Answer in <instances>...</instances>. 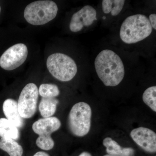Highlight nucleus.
I'll return each mask as SVG.
<instances>
[{
  "instance_id": "nucleus-1",
  "label": "nucleus",
  "mask_w": 156,
  "mask_h": 156,
  "mask_svg": "<svg viewBox=\"0 0 156 156\" xmlns=\"http://www.w3.org/2000/svg\"><path fill=\"white\" fill-rule=\"evenodd\" d=\"M95 70L98 78L106 87H116L122 81L125 68L120 56L112 50H105L95 58Z\"/></svg>"
},
{
  "instance_id": "nucleus-2",
  "label": "nucleus",
  "mask_w": 156,
  "mask_h": 156,
  "mask_svg": "<svg viewBox=\"0 0 156 156\" xmlns=\"http://www.w3.org/2000/svg\"><path fill=\"white\" fill-rule=\"evenodd\" d=\"M152 27L145 15L137 14L129 16L122 23L120 30L121 40L127 44H135L150 35Z\"/></svg>"
},
{
  "instance_id": "nucleus-3",
  "label": "nucleus",
  "mask_w": 156,
  "mask_h": 156,
  "mask_svg": "<svg viewBox=\"0 0 156 156\" xmlns=\"http://www.w3.org/2000/svg\"><path fill=\"white\" fill-rule=\"evenodd\" d=\"M91 107L84 102L76 103L72 108L68 118V126L71 133L76 136L87 135L91 126Z\"/></svg>"
},
{
  "instance_id": "nucleus-4",
  "label": "nucleus",
  "mask_w": 156,
  "mask_h": 156,
  "mask_svg": "<svg viewBox=\"0 0 156 156\" xmlns=\"http://www.w3.org/2000/svg\"><path fill=\"white\" fill-rule=\"evenodd\" d=\"M58 10L57 5L53 1H36L26 7L24 17L32 25H44L56 17Z\"/></svg>"
},
{
  "instance_id": "nucleus-5",
  "label": "nucleus",
  "mask_w": 156,
  "mask_h": 156,
  "mask_svg": "<svg viewBox=\"0 0 156 156\" xmlns=\"http://www.w3.org/2000/svg\"><path fill=\"white\" fill-rule=\"evenodd\" d=\"M47 66L50 74L62 82L71 80L77 72L75 62L63 53H55L50 55L47 59Z\"/></svg>"
},
{
  "instance_id": "nucleus-6",
  "label": "nucleus",
  "mask_w": 156,
  "mask_h": 156,
  "mask_svg": "<svg viewBox=\"0 0 156 156\" xmlns=\"http://www.w3.org/2000/svg\"><path fill=\"white\" fill-rule=\"evenodd\" d=\"M38 96V89L33 83L27 84L22 89L17 105L20 115L23 119H30L34 115Z\"/></svg>"
},
{
  "instance_id": "nucleus-7",
  "label": "nucleus",
  "mask_w": 156,
  "mask_h": 156,
  "mask_svg": "<svg viewBox=\"0 0 156 156\" xmlns=\"http://www.w3.org/2000/svg\"><path fill=\"white\" fill-rule=\"evenodd\" d=\"M28 56L24 44H17L6 50L0 57V66L6 70H13L22 65Z\"/></svg>"
},
{
  "instance_id": "nucleus-8",
  "label": "nucleus",
  "mask_w": 156,
  "mask_h": 156,
  "mask_svg": "<svg viewBox=\"0 0 156 156\" xmlns=\"http://www.w3.org/2000/svg\"><path fill=\"white\" fill-rule=\"evenodd\" d=\"M130 135L144 150L152 153L156 152V134L153 131L145 127H139L131 131Z\"/></svg>"
},
{
  "instance_id": "nucleus-9",
  "label": "nucleus",
  "mask_w": 156,
  "mask_h": 156,
  "mask_svg": "<svg viewBox=\"0 0 156 156\" xmlns=\"http://www.w3.org/2000/svg\"><path fill=\"white\" fill-rule=\"evenodd\" d=\"M96 10L90 5H86L76 12L72 17L69 28L73 32H78L83 27L92 25L94 20H97Z\"/></svg>"
},
{
  "instance_id": "nucleus-10",
  "label": "nucleus",
  "mask_w": 156,
  "mask_h": 156,
  "mask_svg": "<svg viewBox=\"0 0 156 156\" xmlns=\"http://www.w3.org/2000/svg\"><path fill=\"white\" fill-rule=\"evenodd\" d=\"M61 126V122L58 118L51 117L37 120L33 124L32 129L39 136L51 135L58 130Z\"/></svg>"
},
{
  "instance_id": "nucleus-11",
  "label": "nucleus",
  "mask_w": 156,
  "mask_h": 156,
  "mask_svg": "<svg viewBox=\"0 0 156 156\" xmlns=\"http://www.w3.org/2000/svg\"><path fill=\"white\" fill-rule=\"evenodd\" d=\"M3 111L6 119L17 127L22 128L24 122L18 111L17 102L11 98L5 101L3 104Z\"/></svg>"
},
{
  "instance_id": "nucleus-12",
  "label": "nucleus",
  "mask_w": 156,
  "mask_h": 156,
  "mask_svg": "<svg viewBox=\"0 0 156 156\" xmlns=\"http://www.w3.org/2000/svg\"><path fill=\"white\" fill-rule=\"evenodd\" d=\"M103 145L108 154L118 156H133L134 151L131 147H122L115 140L109 137L103 140Z\"/></svg>"
},
{
  "instance_id": "nucleus-13",
  "label": "nucleus",
  "mask_w": 156,
  "mask_h": 156,
  "mask_svg": "<svg viewBox=\"0 0 156 156\" xmlns=\"http://www.w3.org/2000/svg\"><path fill=\"white\" fill-rule=\"evenodd\" d=\"M0 136L17 140L19 139L20 132L18 128L5 118L0 119Z\"/></svg>"
},
{
  "instance_id": "nucleus-14",
  "label": "nucleus",
  "mask_w": 156,
  "mask_h": 156,
  "mask_svg": "<svg viewBox=\"0 0 156 156\" xmlns=\"http://www.w3.org/2000/svg\"><path fill=\"white\" fill-rule=\"evenodd\" d=\"M0 149L5 151L10 156H22V147L14 140L9 138L0 139Z\"/></svg>"
},
{
  "instance_id": "nucleus-15",
  "label": "nucleus",
  "mask_w": 156,
  "mask_h": 156,
  "mask_svg": "<svg viewBox=\"0 0 156 156\" xmlns=\"http://www.w3.org/2000/svg\"><path fill=\"white\" fill-rule=\"evenodd\" d=\"M58 101L54 98H43L40 101L39 110L41 115L43 118H49L53 116L57 109Z\"/></svg>"
},
{
  "instance_id": "nucleus-16",
  "label": "nucleus",
  "mask_w": 156,
  "mask_h": 156,
  "mask_svg": "<svg viewBox=\"0 0 156 156\" xmlns=\"http://www.w3.org/2000/svg\"><path fill=\"white\" fill-rule=\"evenodd\" d=\"M39 95L43 98H54L60 93L58 87L53 84H43L38 89Z\"/></svg>"
},
{
  "instance_id": "nucleus-17",
  "label": "nucleus",
  "mask_w": 156,
  "mask_h": 156,
  "mask_svg": "<svg viewBox=\"0 0 156 156\" xmlns=\"http://www.w3.org/2000/svg\"><path fill=\"white\" fill-rule=\"evenodd\" d=\"M144 103L154 112H156V87L147 88L144 92L142 96Z\"/></svg>"
},
{
  "instance_id": "nucleus-18",
  "label": "nucleus",
  "mask_w": 156,
  "mask_h": 156,
  "mask_svg": "<svg viewBox=\"0 0 156 156\" xmlns=\"http://www.w3.org/2000/svg\"><path fill=\"white\" fill-rule=\"evenodd\" d=\"M37 146L41 149L49 151L54 146V141L51 135H41L39 136L36 140Z\"/></svg>"
},
{
  "instance_id": "nucleus-19",
  "label": "nucleus",
  "mask_w": 156,
  "mask_h": 156,
  "mask_svg": "<svg viewBox=\"0 0 156 156\" xmlns=\"http://www.w3.org/2000/svg\"><path fill=\"white\" fill-rule=\"evenodd\" d=\"M125 1L124 0H115L113 1V7L111 12L112 16H117L122 10Z\"/></svg>"
},
{
  "instance_id": "nucleus-20",
  "label": "nucleus",
  "mask_w": 156,
  "mask_h": 156,
  "mask_svg": "<svg viewBox=\"0 0 156 156\" xmlns=\"http://www.w3.org/2000/svg\"><path fill=\"white\" fill-rule=\"evenodd\" d=\"M113 7V1L103 0L102 2V10L105 14H108L111 12Z\"/></svg>"
},
{
  "instance_id": "nucleus-21",
  "label": "nucleus",
  "mask_w": 156,
  "mask_h": 156,
  "mask_svg": "<svg viewBox=\"0 0 156 156\" xmlns=\"http://www.w3.org/2000/svg\"><path fill=\"white\" fill-rule=\"evenodd\" d=\"M149 21L152 27L156 30V14H151L149 16Z\"/></svg>"
},
{
  "instance_id": "nucleus-22",
  "label": "nucleus",
  "mask_w": 156,
  "mask_h": 156,
  "mask_svg": "<svg viewBox=\"0 0 156 156\" xmlns=\"http://www.w3.org/2000/svg\"><path fill=\"white\" fill-rule=\"evenodd\" d=\"M33 156H50L47 153L44 151H39L35 154Z\"/></svg>"
},
{
  "instance_id": "nucleus-23",
  "label": "nucleus",
  "mask_w": 156,
  "mask_h": 156,
  "mask_svg": "<svg viewBox=\"0 0 156 156\" xmlns=\"http://www.w3.org/2000/svg\"><path fill=\"white\" fill-rule=\"evenodd\" d=\"M79 156H92L91 154L87 152H83Z\"/></svg>"
},
{
  "instance_id": "nucleus-24",
  "label": "nucleus",
  "mask_w": 156,
  "mask_h": 156,
  "mask_svg": "<svg viewBox=\"0 0 156 156\" xmlns=\"http://www.w3.org/2000/svg\"><path fill=\"white\" fill-rule=\"evenodd\" d=\"M103 156H118L112 155H109V154H108L105 155H104Z\"/></svg>"
},
{
  "instance_id": "nucleus-25",
  "label": "nucleus",
  "mask_w": 156,
  "mask_h": 156,
  "mask_svg": "<svg viewBox=\"0 0 156 156\" xmlns=\"http://www.w3.org/2000/svg\"><path fill=\"white\" fill-rule=\"evenodd\" d=\"M103 19H104V20L106 19V17H105V16H104V17H103Z\"/></svg>"
},
{
  "instance_id": "nucleus-26",
  "label": "nucleus",
  "mask_w": 156,
  "mask_h": 156,
  "mask_svg": "<svg viewBox=\"0 0 156 156\" xmlns=\"http://www.w3.org/2000/svg\"><path fill=\"white\" fill-rule=\"evenodd\" d=\"M1 6H0V14H1Z\"/></svg>"
}]
</instances>
